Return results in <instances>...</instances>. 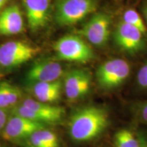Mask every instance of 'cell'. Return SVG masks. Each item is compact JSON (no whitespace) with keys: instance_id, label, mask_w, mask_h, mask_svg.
<instances>
[{"instance_id":"24","label":"cell","mask_w":147,"mask_h":147,"mask_svg":"<svg viewBox=\"0 0 147 147\" xmlns=\"http://www.w3.org/2000/svg\"><path fill=\"white\" fill-rule=\"evenodd\" d=\"M7 0H0V8L3 6V5L4 4Z\"/></svg>"},{"instance_id":"23","label":"cell","mask_w":147,"mask_h":147,"mask_svg":"<svg viewBox=\"0 0 147 147\" xmlns=\"http://www.w3.org/2000/svg\"><path fill=\"white\" fill-rule=\"evenodd\" d=\"M142 10H143L142 11L143 14H144V16L145 17V19H146V23H147V3L144 5V6H143Z\"/></svg>"},{"instance_id":"4","label":"cell","mask_w":147,"mask_h":147,"mask_svg":"<svg viewBox=\"0 0 147 147\" xmlns=\"http://www.w3.org/2000/svg\"><path fill=\"white\" fill-rule=\"evenodd\" d=\"M59 59L76 63H87L94 57L91 47L80 37L67 35L61 38L55 45Z\"/></svg>"},{"instance_id":"8","label":"cell","mask_w":147,"mask_h":147,"mask_svg":"<svg viewBox=\"0 0 147 147\" xmlns=\"http://www.w3.org/2000/svg\"><path fill=\"white\" fill-rule=\"evenodd\" d=\"M111 17L104 12L93 15L82 27L80 34L95 47H103L110 36Z\"/></svg>"},{"instance_id":"11","label":"cell","mask_w":147,"mask_h":147,"mask_svg":"<svg viewBox=\"0 0 147 147\" xmlns=\"http://www.w3.org/2000/svg\"><path fill=\"white\" fill-rule=\"evenodd\" d=\"M63 69L59 63L53 61H42L34 63L27 71L25 79L32 84L38 82L57 80L63 75Z\"/></svg>"},{"instance_id":"19","label":"cell","mask_w":147,"mask_h":147,"mask_svg":"<svg viewBox=\"0 0 147 147\" xmlns=\"http://www.w3.org/2000/svg\"><path fill=\"white\" fill-rule=\"evenodd\" d=\"M137 84L140 89H147V61L138 72Z\"/></svg>"},{"instance_id":"3","label":"cell","mask_w":147,"mask_h":147,"mask_svg":"<svg viewBox=\"0 0 147 147\" xmlns=\"http://www.w3.org/2000/svg\"><path fill=\"white\" fill-rule=\"evenodd\" d=\"M97 0H61L55 8V19L62 26L74 25L96 10Z\"/></svg>"},{"instance_id":"5","label":"cell","mask_w":147,"mask_h":147,"mask_svg":"<svg viewBox=\"0 0 147 147\" xmlns=\"http://www.w3.org/2000/svg\"><path fill=\"white\" fill-rule=\"evenodd\" d=\"M130 74V65L123 59H112L101 64L95 76L99 86L104 90L119 87L125 81Z\"/></svg>"},{"instance_id":"22","label":"cell","mask_w":147,"mask_h":147,"mask_svg":"<svg viewBox=\"0 0 147 147\" xmlns=\"http://www.w3.org/2000/svg\"><path fill=\"white\" fill-rule=\"evenodd\" d=\"M138 145V147H147V136L143 133H139L137 136Z\"/></svg>"},{"instance_id":"16","label":"cell","mask_w":147,"mask_h":147,"mask_svg":"<svg viewBox=\"0 0 147 147\" xmlns=\"http://www.w3.org/2000/svg\"><path fill=\"white\" fill-rule=\"evenodd\" d=\"M28 139L32 147H59V140L56 134L45 127L36 130Z\"/></svg>"},{"instance_id":"7","label":"cell","mask_w":147,"mask_h":147,"mask_svg":"<svg viewBox=\"0 0 147 147\" xmlns=\"http://www.w3.org/2000/svg\"><path fill=\"white\" fill-rule=\"evenodd\" d=\"M144 36L139 29L121 21L116 27L114 40L121 50L129 54H136L146 47Z\"/></svg>"},{"instance_id":"10","label":"cell","mask_w":147,"mask_h":147,"mask_svg":"<svg viewBox=\"0 0 147 147\" xmlns=\"http://www.w3.org/2000/svg\"><path fill=\"white\" fill-rule=\"evenodd\" d=\"M91 76L89 71L82 69H74L66 74L63 87L66 96L69 100L81 98L89 93Z\"/></svg>"},{"instance_id":"1","label":"cell","mask_w":147,"mask_h":147,"mask_svg":"<svg viewBox=\"0 0 147 147\" xmlns=\"http://www.w3.org/2000/svg\"><path fill=\"white\" fill-rule=\"evenodd\" d=\"M109 125V116L104 108L87 106L80 108L71 116L69 134L76 142H87L98 137Z\"/></svg>"},{"instance_id":"6","label":"cell","mask_w":147,"mask_h":147,"mask_svg":"<svg viewBox=\"0 0 147 147\" xmlns=\"http://www.w3.org/2000/svg\"><path fill=\"white\" fill-rule=\"evenodd\" d=\"M38 49L21 41H9L0 45V67L12 69L35 57Z\"/></svg>"},{"instance_id":"14","label":"cell","mask_w":147,"mask_h":147,"mask_svg":"<svg viewBox=\"0 0 147 147\" xmlns=\"http://www.w3.org/2000/svg\"><path fill=\"white\" fill-rule=\"evenodd\" d=\"M61 81L38 82L33 84V94L37 100L44 103H52L59 99L62 91Z\"/></svg>"},{"instance_id":"12","label":"cell","mask_w":147,"mask_h":147,"mask_svg":"<svg viewBox=\"0 0 147 147\" xmlns=\"http://www.w3.org/2000/svg\"><path fill=\"white\" fill-rule=\"evenodd\" d=\"M28 21L32 30L44 27L47 23L51 7V0H23Z\"/></svg>"},{"instance_id":"2","label":"cell","mask_w":147,"mask_h":147,"mask_svg":"<svg viewBox=\"0 0 147 147\" xmlns=\"http://www.w3.org/2000/svg\"><path fill=\"white\" fill-rule=\"evenodd\" d=\"M13 114L42 124H55L62 120L64 109L37 100L26 98L14 108Z\"/></svg>"},{"instance_id":"18","label":"cell","mask_w":147,"mask_h":147,"mask_svg":"<svg viewBox=\"0 0 147 147\" xmlns=\"http://www.w3.org/2000/svg\"><path fill=\"white\" fill-rule=\"evenodd\" d=\"M123 21L139 29L144 36H146V27L137 11L131 8L125 11L123 15Z\"/></svg>"},{"instance_id":"17","label":"cell","mask_w":147,"mask_h":147,"mask_svg":"<svg viewBox=\"0 0 147 147\" xmlns=\"http://www.w3.org/2000/svg\"><path fill=\"white\" fill-rule=\"evenodd\" d=\"M116 147H138V138L127 129H121L115 136Z\"/></svg>"},{"instance_id":"9","label":"cell","mask_w":147,"mask_h":147,"mask_svg":"<svg viewBox=\"0 0 147 147\" xmlns=\"http://www.w3.org/2000/svg\"><path fill=\"white\" fill-rule=\"evenodd\" d=\"M45 125L14 115L8 119L2 130V137L8 141H18L28 138L36 130L45 127Z\"/></svg>"},{"instance_id":"13","label":"cell","mask_w":147,"mask_h":147,"mask_svg":"<svg viewBox=\"0 0 147 147\" xmlns=\"http://www.w3.org/2000/svg\"><path fill=\"white\" fill-rule=\"evenodd\" d=\"M24 21L21 10L16 5L5 9L0 14V35L13 36L21 33Z\"/></svg>"},{"instance_id":"21","label":"cell","mask_w":147,"mask_h":147,"mask_svg":"<svg viewBox=\"0 0 147 147\" xmlns=\"http://www.w3.org/2000/svg\"><path fill=\"white\" fill-rule=\"evenodd\" d=\"M8 119V114L6 110L0 108V131H2Z\"/></svg>"},{"instance_id":"20","label":"cell","mask_w":147,"mask_h":147,"mask_svg":"<svg viewBox=\"0 0 147 147\" xmlns=\"http://www.w3.org/2000/svg\"><path fill=\"white\" fill-rule=\"evenodd\" d=\"M136 116L138 119L143 123L147 124V101L138 104Z\"/></svg>"},{"instance_id":"15","label":"cell","mask_w":147,"mask_h":147,"mask_svg":"<svg viewBox=\"0 0 147 147\" xmlns=\"http://www.w3.org/2000/svg\"><path fill=\"white\" fill-rule=\"evenodd\" d=\"M22 92L19 88L6 82H0V108L6 110L20 102Z\"/></svg>"},{"instance_id":"25","label":"cell","mask_w":147,"mask_h":147,"mask_svg":"<svg viewBox=\"0 0 147 147\" xmlns=\"http://www.w3.org/2000/svg\"><path fill=\"white\" fill-rule=\"evenodd\" d=\"M0 147H3V146H1V145H0Z\"/></svg>"}]
</instances>
